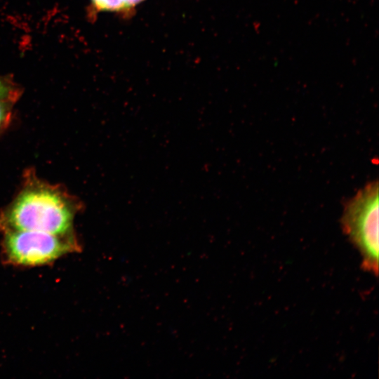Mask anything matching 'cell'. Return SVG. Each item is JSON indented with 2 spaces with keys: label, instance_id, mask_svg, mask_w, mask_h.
Listing matches in <instances>:
<instances>
[{
  "label": "cell",
  "instance_id": "7a4b0ae2",
  "mask_svg": "<svg viewBox=\"0 0 379 379\" xmlns=\"http://www.w3.org/2000/svg\"><path fill=\"white\" fill-rule=\"evenodd\" d=\"M378 182L366 184L345 205L341 225L361 257L362 268L378 273Z\"/></svg>",
  "mask_w": 379,
  "mask_h": 379
},
{
  "label": "cell",
  "instance_id": "8992f818",
  "mask_svg": "<svg viewBox=\"0 0 379 379\" xmlns=\"http://www.w3.org/2000/svg\"><path fill=\"white\" fill-rule=\"evenodd\" d=\"M14 91L8 84L0 79V99H11L14 98Z\"/></svg>",
  "mask_w": 379,
  "mask_h": 379
},
{
  "label": "cell",
  "instance_id": "3957f363",
  "mask_svg": "<svg viewBox=\"0 0 379 379\" xmlns=\"http://www.w3.org/2000/svg\"><path fill=\"white\" fill-rule=\"evenodd\" d=\"M4 232V253L7 261L15 265H45L79 249L78 244L71 235L27 230Z\"/></svg>",
  "mask_w": 379,
  "mask_h": 379
},
{
  "label": "cell",
  "instance_id": "6da1fadb",
  "mask_svg": "<svg viewBox=\"0 0 379 379\" xmlns=\"http://www.w3.org/2000/svg\"><path fill=\"white\" fill-rule=\"evenodd\" d=\"M25 187L0 218V227L69 235L77 204L59 188L36 180Z\"/></svg>",
  "mask_w": 379,
  "mask_h": 379
},
{
  "label": "cell",
  "instance_id": "52a82bcc",
  "mask_svg": "<svg viewBox=\"0 0 379 379\" xmlns=\"http://www.w3.org/2000/svg\"><path fill=\"white\" fill-rule=\"evenodd\" d=\"M143 1L144 0H123L126 11L134 8L135 6H137Z\"/></svg>",
  "mask_w": 379,
  "mask_h": 379
},
{
  "label": "cell",
  "instance_id": "277c9868",
  "mask_svg": "<svg viewBox=\"0 0 379 379\" xmlns=\"http://www.w3.org/2000/svg\"><path fill=\"white\" fill-rule=\"evenodd\" d=\"M93 7L98 11L126 12L123 0H91Z\"/></svg>",
  "mask_w": 379,
  "mask_h": 379
},
{
  "label": "cell",
  "instance_id": "5b68a950",
  "mask_svg": "<svg viewBox=\"0 0 379 379\" xmlns=\"http://www.w3.org/2000/svg\"><path fill=\"white\" fill-rule=\"evenodd\" d=\"M11 117V99H0V131L6 126Z\"/></svg>",
  "mask_w": 379,
  "mask_h": 379
}]
</instances>
